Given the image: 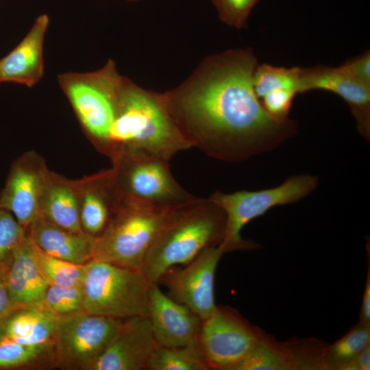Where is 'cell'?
<instances>
[{
  "label": "cell",
  "instance_id": "6da1fadb",
  "mask_svg": "<svg viewBox=\"0 0 370 370\" xmlns=\"http://www.w3.org/2000/svg\"><path fill=\"white\" fill-rule=\"evenodd\" d=\"M258 65L251 49L228 50L208 57L183 84L163 93L192 148L238 162L275 148L296 132L295 121L274 119L257 97L253 76Z\"/></svg>",
  "mask_w": 370,
  "mask_h": 370
},
{
  "label": "cell",
  "instance_id": "7a4b0ae2",
  "mask_svg": "<svg viewBox=\"0 0 370 370\" xmlns=\"http://www.w3.org/2000/svg\"><path fill=\"white\" fill-rule=\"evenodd\" d=\"M107 147L115 158L136 152L168 161L192 148L170 114L163 93L144 89L125 77Z\"/></svg>",
  "mask_w": 370,
  "mask_h": 370
},
{
  "label": "cell",
  "instance_id": "3957f363",
  "mask_svg": "<svg viewBox=\"0 0 370 370\" xmlns=\"http://www.w3.org/2000/svg\"><path fill=\"white\" fill-rule=\"evenodd\" d=\"M224 211L208 199L172 209L151 243L142 272L148 284H158L169 269L186 264L205 249L219 246L225 233Z\"/></svg>",
  "mask_w": 370,
  "mask_h": 370
},
{
  "label": "cell",
  "instance_id": "277c9868",
  "mask_svg": "<svg viewBox=\"0 0 370 370\" xmlns=\"http://www.w3.org/2000/svg\"><path fill=\"white\" fill-rule=\"evenodd\" d=\"M83 311L125 319L148 316L149 284L141 270L91 260L86 264Z\"/></svg>",
  "mask_w": 370,
  "mask_h": 370
},
{
  "label": "cell",
  "instance_id": "5b68a950",
  "mask_svg": "<svg viewBox=\"0 0 370 370\" xmlns=\"http://www.w3.org/2000/svg\"><path fill=\"white\" fill-rule=\"evenodd\" d=\"M171 210L124 199L97 237L92 259L141 270L145 256Z\"/></svg>",
  "mask_w": 370,
  "mask_h": 370
},
{
  "label": "cell",
  "instance_id": "8992f818",
  "mask_svg": "<svg viewBox=\"0 0 370 370\" xmlns=\"http://www.w3.org/2000/svg\"><path fill=\"white\" fill-rule=\"evenodd\" d=\"M318 185L316 176L293 175L282 184L256 191L241 190L232 193L217 191L209 197L224 211L226 217L223 238L218 246L223 254L253 248L251 242L241 234L243 227L277 206L297 202L312 193Z\"/></svg>",
  "mask_w": 370,
  "mask_h": 370
},
{
  "label": "cell",
  "instance_id": "52a82bcc",
  "mask_svg": "<svg viewBox=\"0 0 370 370\" xmlns=\"http://www.w3.org/2000/svg\"><path fill=\"white\" fill-rule=\"evenodd\" d=\"M112 173L123 199L156 208L171 210L197 201L184 190L170 170L169 161L155 156L125 152L116 158Z\"/></svg>",
  "mask_w": 370,
  "mask_h": 370
},
{
  "label": "cell",
  "instance_id": "ba28073f",
  "mask_svg": "<svg viewBox=\"0 0 370 370\" xmlns=\"http://www.w3.org/2000/svg\"><path fill=\"white\" fill-rule=\"evenodd\" d=\"M58 79L86 130L107 146L124 79L114 62L109 60L104 66L92 72L62 73Z\"/></svg>",
  "mask_w": 370,
  "mask_h": 370
},
{
  "label": "cell",
  "instance_id": "9c48e42d",
  "mask_svg": "<svg viewBox=\"0 0 370 370\" xmlns=\"http://www.w3.org/2000/svg\"><path fill=\"white\" fill-rule=\"evenodd\" d=\"M123 321L84 312L57 317L55 345L58 368L91 370Z\"/></svg>",
  "mask_w": 370,
  "mask_h": 370
},
{
  "label": "cell",
  "instance_id": "30bf717a",
  "mask_svg": "<svg viewBox=\"0 0 370 370\" xmlns=\"http://www.w3.org/2000/svg\"><path fill=\"white\" fill-rule=\"evenodd\" d=\"M262 332L235 309L217 306L202 320L199 336L209 369L236 370Z\"/></svg>",
  "mask_w": 370,
  "mask_h": 370
},
{
  "label": "cell",
  "instance_id": "8fae6325",
  "mask_svg": "<svg viewBox=\"0 0 370 370\" xmlns=\"http://www.w3.org/2000/svg\"><path fill=\"white\" fill-rule=\"evenodd\" d=\"M223 254L218 246L206 248L184 267L169 269L161 276L159 282L168 288L171 297L189 308L204 320L217 307L214 277Z\"/></svg>",
  "mask_w": 370,
  "mask_h": 370
},
{
  "label": "cell",
  "instance_id": "7c38bea8",
  "mask_svg": "<svg viewBox=\"0 0 370 370\" xmlns=\"http://www.w3.org/2000/svg\"><path fill=\"white\" fill-rule=\"evenodd\" d=\"M157 345L148 316L123 319L91 370H148Z\"/></svg>",
  "mask_w": 370,
  "mask_h": 370
},
{
  "label": "cell",
  "instance_id": "4fadbf2b",
  "mask_svg": "<svg viewBox=\"0 0 370 370\" xmlns=\"http://www.w3.org/2000/svg\"><path fill=\"white\" fill-rule=\"evenodd\" d=\"M148 318L159 345L183 347L199 339L202 319L189 308L165 295L158 284L149 286Z\"/></svg>",
  "mask_w": 370,
  "mask_h": 370
},
{
  "label": "cell",
  "instance_id": "5bb4252c",
  "mask_svg": "<svg viewBox=\"0 0 370 370\" xmlns=\"http://www.w3.org/2000/svg\"><path fill=\"white\" fill-rule=\"evenodd\" d=\"M315 90L329 91L341 97L349 105L358 132L369 140L370 87L354 78L342 66L301 68L299 93Z\"/></svg>",
  "mask_w": 370,
  "mask_h": 370
},
{
  "label": "cell",
  "instance_id": "9a60e30c",
  "mask_svg": "<svg viewBox=\"0 0 370 370\" xmlns=\"http://www.w3.org/2000/svg\"><path fill=\"white\" fill-rule=\"evenodd\" d=\"M27 229L29 239L51 256L78 264H86L93 258L97 236L64 229L40 214Z\"/></svg>",
  "mask_w": 370,
  "mask_h": 370
},
{
  "label": "cell",
  "instance_id": "2e32d148",
  "mask_svg": "<svg viewBox=\"0 0 370 370\" xmlns=\"http://www.w3.org/2000/svg\"><path fill=\"white\" fill-rule=\"evenodd\" d=\"M49 23L47 14L40 15L21 42L0 60L1 82L31 87L42 77L43 44Z\"/></svg>",
  "mask_w": 370,
  "mask_h": 370
},
{
  "label": "cell",
  "instance_id": "e0dca14e",
  "mask_svg": "<svg viewBox=\"0 0 370 370\" xmlns=\"http://www.w3.org/2000/svg\"><path fill=\"white\" fill-rule=\"evenodd\" d=\"M44 188L41 175L19 160L12 168L0 194V208L10 211L27 230L40 214Z\"/></svg>",
  "mask_w": 370,
  "mask_h": 370
},
{
  "label": "cell",
  "instance_id": "ac0fdd59",
  "mask_svg": "<svg viewBox=\"0 0 370 370\" xmlns=\"http://www.w3.org/2000/svg\"><path fill=\"white\" fill-rule=\"evenodd\" d=\"M5 284L16 308L43 304L49 284L34 262L27 236L14 252L5 274Z\"/></svg>",
  "mask_w": 370,
  "mask_h": 370
},
{
  "label": "cell",
  "instance_id": "d6986e66",
  "mask_svg": "<svg viewBox=\"0 0 370 370\" xmlns=\"http://www.w3.org/2000/svg\"><path fill=\"white\" fill-rule=\"evenodd\" d=\"M3 319L5 336L18 343H55L57 316L43 304L15 308Z\"/></svg>",
  "mask_w": 370,
  "mask_h": 370
},
{
  "label": "cell",
  "instance_id": "ffe728a7",
  "mask_svg": "<svg viewBox=\"0 0 370 370\" xmlns=\"http://www.w3.org/2000/svg\"><path fill=\"white\" fill-rule=\"evenodd\" d=\"M303 369L299 341L281 343L262 332L236 370Z\"/></svg>",
  "mask_w": 370,
  "mask_h": 370
},
{
  "label": "cell",
  "instance_id": "44dd1931",
  "mask_svg": "<svg viewBox=\"0 0 370 370\" xmlns=\"http://www.w3.org/2000/svg\"><path fill=\"white\" fill-rule=\"evenodd\" d=\"M58 368L55 343L29 345L7 336L0 341V370Z\"/></svg>",
  "mask_w": 370,
  "mask_h": 370
},
{
  "label": "cell",
  "instance_id": "7402d4cb",
  "mask_svg": "<svg viewBox=\"0 0 370 370\" xmlns=\"http://www.w3.org/2000/svg\"><path fill=\"white\" fill-rule=\"evenodd\" d=\"M40 214L50 222L72 232L84 231L80 221V209L73 190L67 185L45 186Z\"/></svg>",
  "mask_w": 370,
  "mask_h": 370
},
{
  "label": "cell",
  "instance_id": "603a6c76",
  "mask_svg": "<svg viewBox=\"0 0 370 370\" xmlns=\"http://www.w3.org/2000/svg\"><path fill=\"white\" fill-rule=\"evenodd\" d=\"M149 370H208L206 359L199 339L177 347H156Z\"/></svg>",
  "mask_w": 370,
  "mask_h": 370
},
{
  "label": "cell",
  "instance_id": "cb8c5ba5",
  "mask_svg": "<svg viewBox=\"0 0 370 370\" xmlns=\"http://www.w3.org/2000/svg\"><path fill=\"white\" fill-rule=\"evenodd\" d=\"M30 242L34 262L41 275L49 285L83 286L86 264H74L51 256L38 247L31 241Z\"/></svg>",
  "mask_w": 370,
  "mask_h": 370
},
{
  "label": "cell",
  "instance_id": "d4e9b609",
  "mask_svg": "<svg viewBox=\"0 0 370 370\" xmlns=\"http://www.w3.org/2000/svg\"><path fill=\"white\" fill-rule=\"evenodd\" d=\"M370 345V325L359 322L332 345L328 346L325 355V369H338L354 360Z\"/></svg>",
  "mask_w": 370,
  "mask_h": 370
},
{
  "label": "cell",
  "instance_id": "484cf974",
  "mask_svg": "<svg viewBox=\"0 0 370 370\" xmlns=\"http://www.w3.org/2000/svg\"><path fill=\"white\" fill-rule=\"evenodd\" d=\"M299 67H278L258 64L253 76V86L260 99L267 92L278 89H291L299 93Z\"/></svg>",
  "mask_w": 370,
  "mask_h": 370
},
{
  "label": "cell",
  "instance_id": "4316f807",
  "mask_svg": "<svg viewBox=\"0 0 370 370\" xmlns=\"http://www.w3.org/2000/svg\"><path fill=\"white\" fill-rule=\"evenodd\" d=\"M27 236L26 230L13 214L0 208V273L6 274L18 246Z\"/></svg>",
  "mask_w": 370,
  "mask_h": 370
},
{
  "label": "cell",
  "instance_id": "83f0119b",
  "mask_svg": "<svg viewBox=\"0 0 370 370\" xmlns=\"http://www.w3.org/2000/svg\"><path fill=\"white\" fill-rule=\"evenodd\" d=\"M84 300L83 286L49 285L42 304L58 317L84 312Z\"/></svg>",
  "mask_w": 370,
  "mask_h": 370
},
{
  "label": "cell",
  "instance_id": "f1b7e54d",
  "mask_svg": "<svg viewBox=\"0 0 370 370\" xmlns=\"http://www.w3.org/2000/svg\"><path fill=\"white\" fill-rule=\"evenodd\" d=\"M259 0H212L219 18L227 25L241 29Z\"/></svg>",
  "mask_w": 370,
  "mask_h": 370
},
{
  "label": "cell",
  "instance_id": "f546056e",
  "mask_svg": "<svg viewBox=\"0 0 370 370\" xmlns=\"http://www.w3.org/2000/svg\"><path fill=\"white\" fill-rule=\"evenodd\" d=\"M297 92L291 89H278L269 91L260 99L265 110L274 119L284 121L291 108L293 101Z\"/></svg>",
  "mask_w": 370,
  "mask_h": 370
},
{
  "label": "cell",
  "instance_id": "4dcf8cb0",
  "mask_svg": "<svg viewBox=\"0 0 370 370\" xmlns=\"http://www.w3.org/2000/svg\"><path fill=\"white\" fill-rule=\"evenodd\" d=\"M354 78L370 87V52L369 50L357 57L347 60L341 65Z\"/></svg>",
  "mask_w": 370,
  "mask_h": 370
},
{
  "label": "cell",
  "instance_id": "1f68e13d",
  "mask_svg": "<svg viewBox=\"0 0 370 370\" xmlns=\"http://www.w3.org/2000/svg\"><path fill=\"white\" fill-rule=\"evenodd\" d=\"M15 308L6 286L5 274L0 273V319L5 318Z\"/></svg>",
  "mask_w": 370,
  "mask_h": 370
},
{
  "label": "cell",
  "instance_id": "d6a6232c",
  "mask_svg": "<svg viewBox=\"0 0 370 370\" xmlns=\"http://www.w3.org/2000/svg\"><path fill=\"white\" fill-rule=\"evenodd\" d=\"M368 263V272L362 300L360 322L370 325V267L369 262Z\"/></svg>",
  "mask_w": 370,
  "mask_h": 370
},
{
  "label": "cell",
  "instance_id": "836d02e7",
  "mask_svg": "<svg viewBox=\"0 0 370 370\" xmlns=\"http://www.w3.org/2000/svg\"><path fill=\"white\" fill-rule=\"evenodd\" d=\"M359 370L370 369V345H367L356 357Z\"/></svg>",
  "mask_w": 370,
  "mask_h": 370
},
{
  "label": "cell",
  "instance_id": "e575fe53",
  "mask_svg": "<svg viewBox=\"0 0 370 370\" xmlns=\"http://www.w3.org/2000/svg\"><path fill=\"white\" fill-rule=\"evenodd\" d=\"M5 335V328L4 323V319H0V341Z\"/></svg>",
  "mask_w": 370,
  "mask_h": 370
},
{
  "label": "cell",
  "instance_id": "d590c367",
  "mask_svg": "<svg viewBox=\"0 0 370 370\" xmlns=\"http://www.w3.org/2000/svg\"><path fill=\"white\" fill-rule=\"evenodd\" d=\"M0 82H1V75H0Z\"/></svg>",
  "mask_w": 370,
  "mask_h": 370
},
{
  "label": "cell",
  "instance_id": "8d00e7d4",
  "mask_svg": "<svg viewBox=\"0 0 370 370\" xmlns=\"http://www.w3.org/2000/svg\"><path fill=\"white\" fill-rule=\"evenodd\" d=\"M129 1H135V0H129Z\"/></svg>",
  "mask_w": 370,
  "mask_h": 370
}]
</instances>
